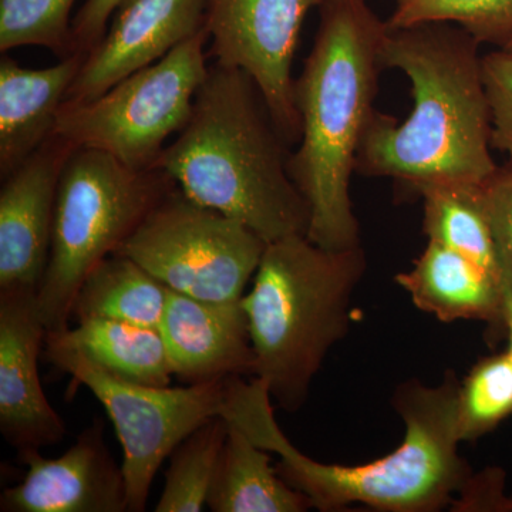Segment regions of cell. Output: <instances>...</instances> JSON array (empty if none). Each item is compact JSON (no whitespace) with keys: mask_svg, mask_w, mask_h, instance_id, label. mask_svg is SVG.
I'll return each mask as SVG.
<instances>
[{"mask_svg":"<svg viewBox=\"0 0 512 512\" xmlns=\"http://www.w3.org/2000/svg\"><path fill=\"white\" fill-rule=\"evenodd\" d=\"M366 271L362 245L319 247L306 235L269 242L242 298L255 355L254 377L272 402L298 412L330 349L345 338L357 285Z\"/></svg>","mask_w":512,"mask_h":512,"instance_id":"cell-5","label":"cell"},{"mask_svg":"<svg viewBox=\"0 0 512 512\" xmlns=\"http://www.w3.org/2000/svg\"><path fill=\"white\" fill-rule=\"evenodd\" d=\"M504 326L508 332V356L512 360V295L505 293L504 299Z\"/></svg>","mask_w":512,"mask_h":512,"instance_id":"cell-29","label":"cell"},{"mask_svg":"<svg viewBox=\"0 0 512 512\" xmlns=\"http://www.w3.org/2000/svg\"><path fill=\"white\" fill-rule=\"evenodd\" d=\"M416 308L441 322L484 320L504 325L501 282L467 256L429 241L410 271L394 278Z\"/></svg>","mask_w":512,"mask_h":512,"instance_id":"cell-17","label":"cell"},{"mask_svg":"<svg viewBox=\"0 0 512 512\" xmlns=\"http://www.w3.org/2000/svg\"><path fill=\"white\" fill-rule=\"evenodd\" d=\"M458 386L453 372L439 386L402 384L394 394L406 427L402 444L359 466L320 463L293 446L276 423L268 387L256 377L232 380L221 417L275 453L279 476L316 510L342 511L359 504L383 512H434L451 507L471 478L458 454Z\"/></svg>","mask_w":512,"mask_h":512,"instance_id":"cell-2","label":"cell"},{"mask_svg":"<svg viewBox=\"0 0 512 512\" xmlns=\"http://www.w3.org/2000/svg\"><path fill=\"white\" fill-rule=\"evenodd\" d=\"M210 491L207 507L214 512H305L312 504L272 466L269 451L231 426Z\"/></svg>","mask_w":512,"mask_h":512,"instance_id":"cell-18","label":"cell"},{"mask_svg":"<svg viewBox=\"0 0 512 512\" xmlns=\"http://www.w3.org/2000/svg\"><path fill=\"white\" fill-rule=\"evenodd\" d=\"M76 146L53 136L0 188V291L39 288L49 261L57 187Z\"/></svg>","mask_w":512,"mask_h":512,"instance_id":"cell-14","label":"cell"},{"mask_svg":"<svg viewBox=\"0 0 512 512\" xmlns=\"http://www.w3.org/2000/svg\"><path fill=\"white\" fill-rule=\"evenodd\" d=\"M504 50H508V52H512V39L510 40V43H508V45L504 47Z\"/></svg>","mask_w":512,"mask_h":512,"instance_id":"cell-31","label":"cell"},{"mask_svg":"<svg viewBox=\"0 0 512 512\" xmlns=\"http://www.w3.org/2000/svg\"><path fill=\"white\" fill-rule=\"evenodd\" d=\"M480 46L454 23L389 29L383 69L409 77L413 110L403 123L375 111L357 153V174L389 178L406 197L436 184H481L493 175L498 165Z\"/></svg>","mask_w":512,"mask_h":512,"instance_id":"cell-1","label":"cell"},{"mask_svg":"<svg viewBox=\"0 0 512 512\" xmlns=\"http://www.w3.org/2000/svg\"><path fill=\"white\" fill-rule=\"evenodd\" d=\"M123 0H86L72 20V53H87L103 39Z\"/></svg>","mask_w":512,"mask_h":512,"instance_id":"cell-28","label":"cell"},{"mask_svg":"<svg viewBox=\"0 0 512 512\" xmlns=\"http://www.w3.org/2000/svg\"><path fill=\"white\" fill-rule=\"evenodd\" d=\"M420 198L427 239L467 256L501 282L483 183L431 185L420 192Z\"/></svg>","mask_w":512,"mask_h":512,"instance_id":"cell-21","label":"cell"},{"mask_svg":"<svg viewBox=\"0 0 512 512\" xmlns=\"http://www.w3.org/2000/svg\"><path fill=\"white\" fill-rule=\"evenodd\" d=\"M483 194L504 295H512V158L484 181Z\"/></svg>","mask_w":512,"mask_h":512,"instance_id":"cell-26","label":"cell"},{"mask_svg":"<svg viewBox=\"0 0 512 512\" xmlns=\"http://www.w3.org/2000/svg\"><path fill=\"white\" fill-rule=\"evenodd\" d=\"M170 293L134 259L113 254L94 266L80 285L72 322L99 318L160 328Z\"/></svg>","mask_w":512,"mask_h":512,"instance_id":"cell-20","label":"cell"},{"mask_svg":"<svg viewBox=\"0 0 512 512\" xmlns=\"http://www.w3.org/2000/svg\"><path fill=\"white\" fill-rule=\"evenodd\" d=\"M500 512H512V495L511 497H504Z\"/></svg>","mask_w":512,"mask_h":512,"instance_id":"cell-30","label":"cell"},{"mask_svg":"<svg viewBox=\"0 0 512 512\" xmlns=\"http://www.w3.org/2000/svg\"><path fill=\"white\" fill-rule=\"evenodd\" d=\"M325 0H208V56L254 79L286 141H301L293 59L306 16Z\"/></svg>","mask_w":512,"mask_h":512,"instance_id":"cell-10","label":"cell"},{"mask_svg":"<svg viewBox=\"0 0 512 512\" xmlns=\"http://www.w3.org/2000/svg\"><path fill=\"white\" fill-rule=\"evenodd\" d=\"M26 473L0 495L2 512H126V480L106 441L104 423L93 421L56 458L40 451L19 456Z\"/></svg>","mask_w":512,"mask_h":512,"instance_id":"cell-13","label":"cell"},{"mask_svg":"<svg viewBox=\"0 0 512 512\" xmlns=\"http://www.w3.org/2000/svg\"><path fill=\"white\" fill-rule=\"evenodd\" d=\"M160 330L174 376L185 384L254 376V348L242 299L201 301L171 291Z\"/></svg>","mask_w":512,"mask_h":512,"instance_id":"cell-15","label":"cell"},{"mask_svg":"<svg viewBox=\"0 0 512 512\" xmlns=\"http://www.w3.org/2000/svg\"><path fill=\"white\" fill-rule=\"evenodd\" d=\"M45 355L74 383L87 387L109 414L123 447L121 468L130 512L146 510L151 484L175 447L212 417L221 416L234 379L148 386L110 375L79 350L52 339L46 338Z\"/></svg>","mask_w":512,"mask_h":512,"instance_id":"cell-8","label":"cell"},{"mask_svg":"<svg viewBox=\"0 0 512 512\" xmlns=\"http://www.w3.org/2000/svg\"><path fill=\"white\" fill-rule=\"evenodd\" d=\"M511 414V357L507 352L484 357L458 386V439L461 443L478 440Z\"/></svg>","mask_w":512,"mask_h":512,"instance_id":"cell-24","label":"cell"},{"mask_svg":"<svg viewBox=\"0 0 512 512\" xmlns=\"http://www.w3.org/2000/svg\"><path fill=\"white\" fill-rule=\"evenodd\" d=\"M481 69L493 121L491 144L512 158V52L487 53L481 57Z\"/></svg>","mask_w":512,"mask_h":512,"instance_id":"cell-27","label":"cell"},{"mask_svg":"<svg viewBox=\"0 0 512 512\" xmlns=\"http://www.w3.org/2000/svg\"><path fill=\"white\" fill-rule=\"evenodd\" d=\"M177 184L160 170H133L93 148L77 147L57 187L52 241L36 291L47 332L70 326L86 276L116 254Z\"/></svg>","mask_w":512,"mask_h":512,"instance_id":"cell-6","label":"cell"},{"mask_svg":"<svg viewBox=\"0 0 512 512\" xmlns=\"http://www.w3.org/2000/svg\"><path fill=\"white\" fill-rule=\"evenodd\" d=\"M208 39L204 30L96 99L63 103L55 134L76 147L110 154L133 170H154L168 138L190 120L210 67Z\"/></svg>","mask_w":512,"mask_h":512,"instance_id":"cell-7","label":"cell"},{"mask_svg":"<svg viewBox=\"0 0 512 512\" xmlns=\"http://www.w3.org/2000/svg\"><path fill=\"white\" fill-rule=\"evenodd\" d=\"M208 0H123L64 103H84L207 30Z\"/></svg>","mask_w":512,"mask_h":512,"instance_id":"cell-12","label":"cell"},{"mask_svg":"<svg viewBox=\"0 0 512 512\" xmlns=\"http://www.w3.org/2000/svg\"><path fill=\"white\" fill-rule=\"evenodd\" d=\"M454 23L481 45L504 49L512 39V0H397L387 28Z\"/></svg>","mask_w":512,"mask_h":512,"instance_id":"cell-23","label":"cell"},{"mask_svg":"<svg viewBox=\"0 0 512 512\" xmlns=\"http://www.w3.org/2000/svg\"><path fill=\"white\" fill-rule=\"evenodd\" d=\"M46 335L36 289L0 291V431L19 456L56 446L67 434L40 380Z\"/></svg>","mask_w":512,"mask_h":512,"instance_id":"cell-11","label":"cell"},{"mask_svg":"<svg viewBox=\"0 0 512 512\" xmlns=\"http://www.w3.org/2000/svg\"><path fill=\"white\" fill-rule=\"evenodd\" d=\"M76 0H0V52L40 46L57 57L72 53V15Z\"/></svg>","mask_w":512,"mask_h":512,"instance_id":"cell-25","label":"cell"},{"mask_svg":"<svg viewBox=\"0 0 512 512\" xmlns=\"http://www.w3.org/2000/svg\"><path fill=\"white\" fill-rule=\"evenodd\" d=\"M291 144L244 70L208 67L190 120L154 170L185 195L241 222L266 244L308 235L311 210L289 173Z\"/></svg>","mask_w":512,"mask_h":512,"instance_id":"cell-4","label":"cell"},{"mask_svg":"<svg viewBox=\"0 0 512 512\" xmlns=\"http://www.w3.org/2000/svg\"><path fill=\"white\" fill-rule=\"evenodd\" d=\"M73 53L45 69L0 60V177H9L55 133L57 114L82 69Z\"/></svg>","mask_w":512,"mask_h":512,"instance_id":"cell-16","label":"cell"},{"mask_svg":"<svg viewBox=\"0 0 512 512\" xmlns=\"http://www.w3.org/2000/svg\"><path fill=\"white\" fill-rule=\"evenodd\" d=\"M47 339L79 350L110 375L148 386H170L173 365L160 328L110 319H84Z\"/></svg>","mask_w":512,"mask_h":512,"instance_id":"cell-19","label":"cell"},{"mask_svg":"<svg viewBox=\"0 0 512 512\" xmlns=\"http://www.w3.org/2000/svg\"><path fill=\"white\" fill-rule=\"evenodd\" d=\"M302 73L295 79L301 141L289 173L311 210L308 237L319 247L362 245L350 198L360 143L373 114L389 28L367 0H325Z\"/></svg>","mask_w":512,"mask_h":512,"instance_id":"cell-3","label":"cell"},{"mask_svg":"<svg viewBox=\"0 0 512 512\" xmlns=\"http://www.w3.org/2000/svg\"><path fill=\"white\" fill-rule=\"evenodd\" d=\"M266 242L175 187L116 254L134 259L170 291L210 302L241 301Z\"/></svg>","mask_w":512,"mask_h":512,"instance_id":"cell-9","label":"cell"},{"mask_svg":"<svg viewBox=\"0 0 512 512\" xmlns=\"http://www.w3.org/2000/svg\"><path fill=\"white\" fill-rule=\"evenodd\" d=\"M228 429L224 417H212L175 447L156 512L204 510Z\"/></svg>","mask_w":512,"mask_h":512,"instance_id":"cell-22","label":"cell"}]
</instances>
